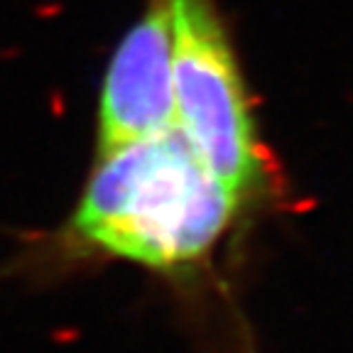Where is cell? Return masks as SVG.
I'll return each instance as SVG.
<instances>
[{
  "mask_svg": "<svg viewBox=\"0 0 353 353\" xmlns=\"http://www.w3.org/2000/svg\"><path fill=\"white\" fill-rule=\"evenodd\" d=\"M238 206L172 125L101 154L66 236L88 253L170 272L209 255Z\"/></svg>",
  "mask_w": 353,
  "mask_h": 353,
  "instance_id": "6da1fadb",
  "label": "cell"
},
{
  "mask_svg": "<svg viewBox=\"0 0 353 353\" xmlns=\"http://www.w3.org/2000/svg\"><path fill=\"white\" fill-rule=\"evenodd\" d=\"M174 128L238 204L272 189L245 77L216 0H167Z\"/></svg>",
  "mask_w": 353,
  "mask_h": 353,
  "instance_id": "7a4b0ae2",
  "label": "cell"
},
{
  "mask_svg": "<svg viewBox=\"0 0 353 353\" xmlns=\"http://www.w3.org/2000/svg\"><path fill=\"white\" fill-rule=\"evenodd\" d=\"M174 125L167 0H148L105 69L96 148L101 154Z\"/></svg>",
  "mask_w": 353,
  "mask_h": 353,
  "instance_id": "3957f363",
  "label": "cell"
}]
</instances>
